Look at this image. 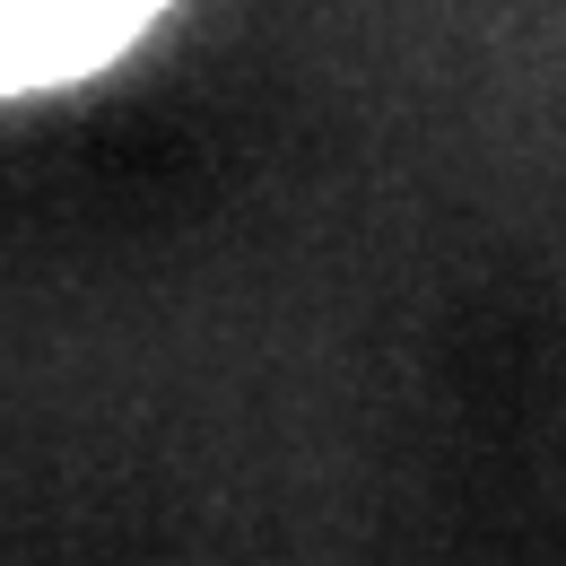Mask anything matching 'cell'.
I'll return each instance as SVG.
<instances>
[{
	"instance_id": "obj_1",
	"label": "cell",
	"mask_w": 566,
	"mask_h": 566,
	"mask_svg": "<svg viewBox=\"0 0 566 566\" xmlns=\"http://www.w3.org/2000/svg\"><path fill=\"white\" fill-rule=\"evenodd\" d=\"M157 0H0V87L78 78L140 35Z\"/></svg>"
}]
</instances>
